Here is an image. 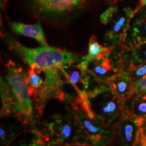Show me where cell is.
Masks as SVG:
<instances>
[{
    "mask_svg": "<svg viewBox=\"0 0 146 146\" xmlns=\"http://www.w3.org/2000/svg\"><path fill=\"white\" fill-rule=\"evenodd\" d=\"M1 118L13 116L14 103L8 84L1 77Z\"/></svg>",
    "mask_w": 146,
    "mask_h": 146,
    "instance_id": "cell-19",
    "label": "cell"
},
{
    "mask_svg": "<svg viewBox=\"0 0 146 146\" xmlns=\"http://www.w3.org/2000/svg\"><path fill=\"white\" fill-rule=\"evenodd\" d=\"M121 66L125 68L142 64L146 62V41L131 47L123 53Z\"/></svg>",
    "mask_w": 146,
    "mask_h": 146,
    "instance_id": "cell-15",
    "label": "cell"
},
{
    "mask_svg": "<svg viewBox=\"0 0 146 146\" xmlns=\"http://www.w3.org/2000/svg\"><path fill=\"white\" fill-rule=\"evenodd\" d=\"M54 146H55V145H54Z\"/></svg>",
    "mask_w": 146,
    "mask_h": 146,
    "instance_id": "cell-28",
    "label": "cell"
},
{
    "mask_svg": "<svg viewBox=\"0 0 146 146\" xmlns=\"http://www.w3.org/2000/svg\"><path fill=\"white\" fill-rule=\"evenodd\" d=\"M114 47H109L100 44L96 36H91L88 44L87 54L82 58L83 60H92L103 56L110 55Z\"/></svg>",
    "mask_w": 146,
    "mask_h": 146,
    "instance_id": "cell-18",
    "label": "cell"
},
{
    "mask_svg": "<svg viewBox=\"0 0 146 146\" xmlns=\"http://www.w3.org/2000/svg\"><path fill=\"white\" fill-rule=\"evenodd\" d=\"M27 82L30 90L31 97L35 94L44 82V74L43 69L30 66L27 72Z\"/></svg>",
    "mask_w": 146,
    "mask_h": 146,
    "instance_id": "cell-20",
    "label": "cell"
},
{
    "mask_svg": "<svg viewBox=\"0 0 146 146\" xmlns=\"http://www.w3.org/2000/svg\"><path fill=\"white\" fill-rule=\"evenodd\" d=\"M125 110L137 118L142 126L146 121V94H133L125 102Z\"/></svg>",
    "mask_w": 146,
    "mask_h": 146,
    "instance_id": "cell-16",
    "label": "cell"
},
{
    "mask_svg": "<svg viewBox=\"0 0 146 146\" xmlns=\"http://www.w3.org/2000/svg\"><path fill=\"white\" fill-rule=\"evenodd\" d=\"M7 67L6 82L13 99V116L27 128H31L36 120V114L27 82V72L12 61Z\"/></svg>",
    "mask_w": 146,
    "mask_h": 146,
    "instance_id": "cell-3",
    "label": "cell"
},
{
    "mask_svg": "<svg viewBox=\"0 0 146 146\" xmlns=\"http://www.w3.org/2000/svg\"><path fill=\"white\" fill-rule=\"evenodd\" d=\"M10 146H54L40 131L27 129L18 135Z\"/></svg>",
    "mask_w": 146,
    "mask_h": 146,
    "instance_id": "cell-13",
    "label": "cell"
},
{
    "mask_svg": "<svg viewBox=\"0 0 146 146\" xmlns=\"http://www.w3.org/2000/svg\"><path fill=\"white\" fill-rule=\"evenodd\" d=\"M76 116L94 146H111L113 138L112 129L108 127L97 116L91 117L78 104L74 101Z\"/></svg>",
    "mask_w": 146,
    "mask_h": 146,
    "instance_id": "cell-6",
    "label": "cell"
},
{
    "mask_svg": "<svg viewBox=\"0 0 146 146\" xmlns=\"http://www.w3.org/2000/svg\"><path fill=\"white\" fill-rule=\"evenodd\" d=\"M133 146H146V137L142 130L141 127L140 128L135 143L133 144Z\"/></svg>",
    "mask_w": 146,
    "mask_h": 146,
    "instance_id": "cell-23",
    "label": "cell"
},
{
    "mask_svg": "<svg viewBox=\"0 0 146 146\" xmlns=\"http://www.w3.org/2000/svg\"><path fill=\"white\" fill-rule=\"evenodd\" d=\"M126 69H127L130 73L131 77L132 78L133 83L139 81L140 79L146 76V62Z\"/></svg>",
    "mask_w": 146,
    "mask_h": 146,
    "instance_id": "cell-21",
    "label": "cell"
},
{
    "mask_svg": "<svg viewBox=\"0 0 146 146\" xmlns=\"http://www.w3.org/2000/svg\"><path fill=\"white\" fill-rule=\"evenodd\" d=\"M112 54L89 61L84 60L87 71L98 84L105 83L121 68V59L114 60L111 58Z\"/></svg>",
    "mask_w": 146,
    "mask_h": 146,
    "instance_id": "cell-9",
    "label": "cell"
},
{
    "mask_svg": "<svg viewBox=\"0 0 146 146\" xmlns=\"http://www.w3.org/2000/svg\"><path fill=\"white\" fill-rule=\"evenodd\" d=\"M146 41V8L137 12L131 21L126 39L127 47Z\"/></svg>",
    "mask_w": 146,
    "mask_h": 146,
    "instance_id": "cell-12",
    "label": "cell"
},
{
    "mask_svg": "<svg viewBox=\"0 0 146 146\" xmlns=\"http://www.w3.org/2000/svg\"><path fill=\"white\" fill-rule=\"evenodd\" d=\"M22 123L21 121L18 120L16 123L9 120V121H3L1 123L0 128V142L1 146H10L16 138L21 133L27 129L26 126Z\"/></svg>",
    "mask_w": 146,
    "mask_h": 146,
    "instance_id": "cell-17",
    "label": "cell"
},
{
    "mask_svg": "<svg viewBox=\"0 0 146 146\" xmlns=\"http://www.w3.org/2000/svg\"><path fill=\"white\" fill-rule=\"evenodd\" d=\"M134 15L135 10L131 8L118 10L115 6H111L102 14L101 22L108 25L104 39V46L115 47L125 43Z\"/></svg>",
    "mask_w": 146,
    "mask_h": 146,
    "instance_id": "cell-5",
    "label": "cell"
},
{
    "mask_svg": "<svg viewBox=\"0 0 146 146\" xmlns=\"http://www.w3.org/2000/svg\"><path fill=\"white\" fill-rule=\"evenodd\" d=\"M115 96L126 102L134 94V83L129 70L122 67L119 71L105 82Z\"/></svg>",
    "mask_w": 146,
    "mask_h": 146,
    "instance_id": "cell-11",
    "label": "cell"
},
{
    "mask_svg": "<svg viewBox=\"0 0 146 146\" xmlns=\"http://www.w3.org/2000/svg\"><path fill=\"white\" fill-rule=\"evenodd\" d=\"M59 67L67 83L72 85L78 95L92 90V83L96 81L87 71L84 60L79 63L60 66Z\"/></svg>",
    "mask_w": 146,
    "mask_h": 146,
    "instance_id": "cell-8",
    "label": "cell"
},
{
    "mask_svg": "<svg viewBox=\"0 0 146 146\" xmlns=\"http://www.w3.org/2000/svg\"><path fill=\"white\" fill-rule=\"evenodd\" d=\"M141 127L139 120L125 110L120 120L112 127L111 146H133Z\"/></svg>",
    "mask_w": 146,
    "mask_h": 146,
    "instance_id": "cell-7",
    "label": "cell"
},
{
    "mask_svg": "<svg viewBox=\"0 0 146 146\" xmlns=\"http://www.w3.org/2000/svg\"><path fill=\"white\" fill-rule=\"evenodd\" d=\"M145 7H146V0H140L137 8L135 10V14L137 12H138L139 10H141V8H145Z\"/></svg>",
    "mask_w": 146,
    "mask_h": 146,
    "instance_id": "cell-24",
    "label": "cell"
},
{
    "mask_svg": "<svg viewBox=\"0 0 146 146\" xmlns=\"http://www.w3.org/2000/svg\"><path fill=\"white\" fill-rule=\"evenodd\" d=\"M10 26L11 29L16 34L34 39L40 45H47L44 32L40 23L27 25L18 22H14L10 24Z\"/></svg>",
    "mask_w": 146,
    "mask_h": 146,
    "instance_id": "cell-14",
    "label": "cell"
},
{
    "mask_svg": "<svg viewBox=\"0 0 146 146\" xmlns=\"http://www.w3.org/2000/svg\"><path fill=\"white\" fill-rule=\"evenodd\" d=\"M55 146H94L92 144H73V145H54Z\"/></svg>",
    "mask_w": 146,
    "mask_h": 146,
    "instance_id": "cell-25",
    "label": "cell"
},
{
    "mask_svg": "<svg viewBox=\"0 0 146 146\" xmlns=\"http://www.w3.org/2000/svg\"><path fill=\"white\" fill-rule=\"evenodd\" d=\"M75 102L86 112H92L104 125L112 128L125 110V102L113 94L105 83L98 84L92 90L78 94Z\"/></svg>",
    "mask_w": 146,
    "mask_h": 146,
    "instance_id": "cell-2",
    "label": "cell"
},
{
    "mask_svg": "<svg viewBox=\"0 0 146 146\" xmlns=\"http://www.w3.org/2000/svg\"><path fill=\"white\" fill-rule=\"evenodd\" d=\"M133 89H134L133 94H146V76L139 81L134 83Z\"/></svg>",
    "mask_w": 146,
    "mask_h": 146,
    "instance_id": "cell-22",
    "label": "cell"
},
{
    "mask_svg": "<svg viewBox=\"0 0 146 146\" xmlns=\"http://www.w3.org/2000/svg\"><path fill=\"white\" fill-rule=\"evenodd\" d=\"M10 48L30 66L45 69L79 63L82 58L75 54L62 49L47 45L31 48L16 41L10 42Z\"/></svg>",
    "mask_w": 146,
    "mask_h": 146,
    "instance_id": "cell-4",
    "label": "cell"
},
{
    "mask_svg": "<svg viewBox=\"0 0 146 146\" xmlns=\"http://www.w3.org/2000/svg\"><path fill=\"white\" fill-rule=\"evenodd\" d=\"M86 0H31L34 9L40 14L58 15L77 9Z\"/></svg>",
    "mask_w": 146,
    "mask_h": 146,
    "instance_id": "cell-10",
    "label": "cell"
},
{
    "mask_svg": "<svg viewBox=\"0 0 146 146\" xmlns=\"http://www.w3.org/2000/svg\"><path fill=\"white\" fill-rule=\"evenodd\" d=\"M75 99L65 101L62 110L36 120L30 129H38L52 145L92 144L76 116Z\"/></svg>",
    "mask_w": 146,
    "mask_h": 146,
    "instance_id": "cell-1",
    "label": "cell"
},
{
    "mask_svg": "<svg viewBox=\"0 0 146 146\" xmlns=\"http://www.w3.org/2000/svg\"><path fill=\"white\" fill-rule=\"evenodd\" d=\"M3 1H4V0H1V5H2V2H3Z\"/></svg>",
    "mask_w": 146,
    "mask_h": 146,
    "instance_id": "cell-27",
    "label": "cell"
},
{
    "mask_svg": "<svg viewBox=\"0 0 146 146\" xmlns=\"http://www.w3.org/2000/svg\"><path fill=\"white\" fill-rule=\"evenodd\" d=\"M141 128H142V130H143L144 135H145V136L146 137V121L143 124V125H142Z\"/></svg>",
    "mask_w": 146,
    "mask_h": 146,
    "instance_id": "cell-26",
    "label": "cell"
}]
</instances>
